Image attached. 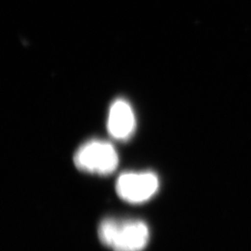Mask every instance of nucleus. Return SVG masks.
<instances>
[{"label": "nucleus", "instance_id": "20e7f679", "mask_svg": "<svg viewBox=\"0 0 251 251\" xmlns=\"http://www.w3.org/2000/svg\"><path fill=\"white\" fill-rule=\"evenodd\" d=\"M136 118L129 102L117 99L110 106L107 118V130L110 136L117 141H127L134 134Z\"/></svg>", "mask_w": 251, "mask_h": 251}, {"label": "nucleus", "instance_id": "7ed1b4c3", "mask_svg": "<svg viewBox=\"0 0 251 251\" xmlns=\"http://www.w3.org/2000/svg\"><path fill=\"white\" fill-rule=\"evenodd\" d=\"M159 189V179L152 171L125 172L117 180L118 197L127 203L141 204L150 200Z\"/></svg>", "mask_w": 251, "mask_h": 251}, {"label": "nucleus", "instance_id": "f257e3e1", "mask_svg": "<svg viewBox=\"0 0 251 251\" xmlns=\"http://www.w3.org/2000/svg\"><path fill=\"white\" fill-rule=\"evenodd\" d=\"M100 240L114 251H142L149 242L150 232L141 220L107 218L98 228Z\"/></svg>", "mask_w": 251, "mask_h": 251}, {"label": "nucleus", "instance_id": "f03ea898", "mask_svg": "<svg viewBox=\"0 0 251 251\" xmlns=\"http://www.w3.org/2000/svg\"><path fill=\"white\" fill-rule=\"evenodd\" d=\"M74 162L81 171L104 176L117 170L119 156L113 144L101 140H90L76 150Z\"/></svg>", "mask_w": 251, "mask_h": 251}]
</instances>
